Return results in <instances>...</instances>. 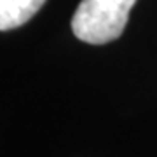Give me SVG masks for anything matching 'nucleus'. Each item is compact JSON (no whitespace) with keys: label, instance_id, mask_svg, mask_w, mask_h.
<instances>
[{"label":"nucleus","instance_id":"obj_2","mask_svg":"<svg viewBox=\"0 0 157 157\" xmlns=\"http://www.w3.org/2000/svg\"><path fill=\"white\" fill-rule=\"evenodd\" d=\"M45 0H0V30H12L25 25L39 12Z\"/></svg>","mask_w":157,"mask_h":157},{"label":"nucleus","instance_id":"obj_1","mask_svg":"<svg viewBox=\"0 0 157 157\" xmlns=\"http://www.w3.org/2000/svg\"><path fill=\"white\" fill-rule=\"evenodd\" d=\"M136 0H82L72 17L75 37L87 44H107L119 39Z\"/></svg>","mask_w":157,"mask_h":157}]
</instances>
